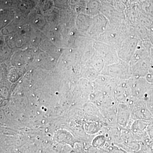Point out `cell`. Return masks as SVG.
Masks as SVG:
<instances>
[{"label":"cell","mask_w":153,"mask_h":153,"mask_svg":"<svg viewBox=\"0 0 153 153\" xmlns=\"http://www.w3.org/2000/svg\"><path fill=\"white\" fill-rule=\"evenodd\" d=\"M106 143L107 140L105 136H97L94 138L92 141V147L98 149H101L104 147Z\"/></svg>","instance_id":"7a4b0ae2"},{"label":"cell","mask_w":153,"mask_h":153,"mask_svg":"<svg viewBox=\"0 0 153 153\" xmlns=\"http://www.w3.org/2000/svg\"><path fill=\"white\" fill-rule=\"evenodd\" d=\"M102 149L107 151L109 153H128L123 148L107 142Z\"/></svg>","instance_id":"3957f363"},{"label":"cell","mask_w":153,"mask_h":153,"mask_svg":"<svg viewBox=\"0 0 153 153\" xmlns=\"http://www.w3.org/2000/svg\"><path fill=\"white\" fill-rule=\"evenodd\" d=\"M128 106L124 103L119 105L117 112L116 120L121 126L126 127L129 120L130 112Z\"/></svg>","instance_id":"6da1fadb"},{"label":"cell","mask_w":153,"mask_h":153,"mask_svg":"<svg viewBox=\"0 0 153 153\" xmlns=\"http://www.w3.org/2000/svg\"><path fill=\"white\" fill-rule=\"evenodd\" d=\"M140 150L142 153H153V150L150 147L143 143L140 145Z\"/></svg>","instance_id":"277c9868"}]
</instances>
